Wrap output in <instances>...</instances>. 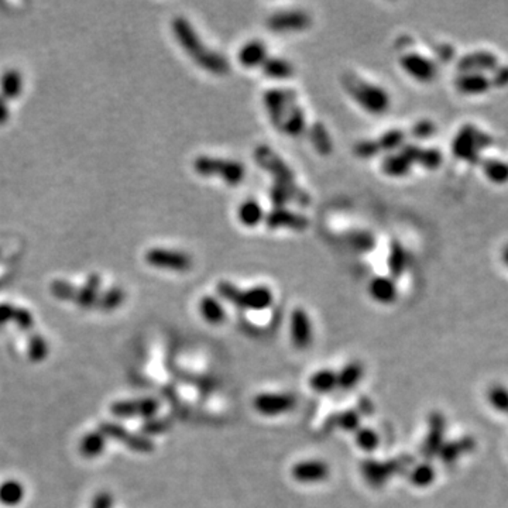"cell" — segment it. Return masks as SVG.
Returning <instances> with one entry per match:
<instances>
[{
    "label": "cell",
    "mask_w": 508,
    "mask_h": 508,
    "mask_svg": "<svg viewBox=\"0 0 508 508\" xmlns=\"http://www.w3.org/2000/svg\"><path fill=\"white\" fill-rule=\"evenodd\" d=\"M172 31L184 48V51L199 65L202 70L214 75H226L231 70V64L225 55L214 51L202 43L199 34L185 17H175L172 21Z\"/></svg>",
    "instance_id": "6da1fadb"
},
{
    "label": "cell",
    "mask_w": 508,
    "mask_h": 508,
    "mask_svg": "<svg viewBox=\"0 0 508 508\" xmlns=\"http://www.w3.org/2000/svg\"><path fill=\"white\" fill-rule=\"evenodd\" d=\"M343 87L355 102L370 115H384L390 109L391 98L381 87L353 74L343 78Z\"/></svg>",
    "instance_id": "7a4b0ae2"
},
{
    "label": "cell",
    "mask_w": 508,
    "mask_h": 508,
    "mask_svg": "<svg viewBox=\"0 0 508 508\" xmlns=\"http://www.w3.org/2000/svg\"><path fill=\"white\" fill-rule=\"evenodd\" d=\"M218 292L223 299L233 304L235 307L249 311L267 309L274 299L271 289L265 285L241 289L229 281H222L218 284Z\"/></svg>",
    "instance_id": "3957f363"
},
{
    "label": "cell",
    "mask_w": 508,
    "mask_h": 508,
    "mask_svg": "<svg viewBox=\"0 0 508 508\" xmlns=\"http://www.w3.org/2000/svg\"><path fill=\"white\" fill-rule=\"evenodd\" d=\"M195 172L202 177H219L231 187L242 184L246 177V167L241 161L201 155L194 161Z\"/></svg>",
    "instance_id": "277c9868"
},
{
    "label": "cell",
    "mask_w": 508,
    "mask_h": 508,
    "mask_svg": "<svg viewBox=\"0 0 508 508\" xmlns=\"http://www.w3.org/2000/svg\"><path fill=\"white\" fill-rule=\"evenodd\" d=\"M487 134L472 126L462 127L452 141V151L455 157L465 161H475L480 151L487 145Z\"/></svg>",
    "instance_id": "5b68a950"
},
{
    "label": "cell",
    "mask_w": 508,
    "mask_h": 508,
    "mask_svg": "<svg viewBox=\"0 0 508 508\" xmlns=\"http://www.w3.org/2000/svg\"><path fill=\"white\" fill-rule=\"evenodd\" d=\"M254 158L260 167H263L267 172L272 175L275 184H281L289 188H298L292 170L270 147L258 145L254 151Z\"/></svg>",
    "instance_id": "8992f818"
},
{
    "label": "cell",
    "mask_w": 508,
    "mask_h": 508,
    "mask_svg": "<svg viewBox=\"0 0 508 508\" xmlns=\"http://www.w3.org/2000/svg\"><path fill=\"white\" fill-rule=\"evenodd\" d=\"M405 138V131L399 128H392L381 134L377 140H363L358 143L355 145V154L360 158H370L382 151L395 153V150H399L404 145Z\"/></svg>",
    "instance_id": "52a82bcc"
},
{
    "label": "cell",
    "mask_w": 508,
    "mask_h": 508,
    "mask_svg": "<svg viewBox=\"0 0 508 508\" xmlns=\"http://www.w3.org/2000/svg\"><path fill=\"white\" fill-rule=\"evenodd\" d=\"M408 462H411L409 458H401V459L388 460L384 463L375 462V460H366L362 465V473H363V477L366 479V482L372 487H381L391 476L401 472L408 465Z\"/></svg>",
    "instance_id": "ba28073f"
},
{
    "label": "cell",
    "mask_w": 508,
    "mask_h": 508,
    "mask_svg": "<svg viewBox=\"0 0 508 508\" xmlns=\"http://www.w3.org/2000/svg\"><path fill=\"white\" fill-rule=\"evenodd\" d=\"M311 23H312L311 16L304 10L278 11L267 18V27L274 33L302 31L308 28Z\"/></svg>",
    "instance_id": "9c48e42d"
},
{
    "label": "cell",
    "mask_w": 508,
    "mask_h": 508,
    "mask_svg": "<svg viewBox=\"0 0 508 508\" xmlns=\"http://www.w3.org/2000/svg\"><path fill=\"white\" fill-rule=\"evenodd\" d=\"M402 70L418 82H431L438 74L435 62L418 53L404 54L399 60Z\"/></svg>",
    "instance_id": "30bf717a"
},
{
    "label": "cell",
    "mask_w": 508,
    "mask_h": 508,
    "mask_svg": "<svg viewBox=\"0 0 508 508\" xmlns=\"http://www.w3.org/2000/svg\"><path fill=\"white\" fill-rule=\"evenodd\" d=\"M145 261L153 267L174 271H187L192 265V258L188 254L165 249L148 250L145 254Z\"/></svg>",
    "instance_id": "8fae6325"
},
{
    "label": "cell",
    "mask_w": 508,
    "mask_h": 508,
    "mask_svg": "<svg viewBox=\"0 0 508 508\" xmlns=\"http://www.w3.org/2000/svg\"><path fill=\"white\" fill-rule=\"evenodd\" d=\"M297 399L292 394H260L254 398V409L265 416L285 414L294 409Z\"/></svg>",
    "instance_id": "7c38bea8"
},
{
    "label": "cell",
    "mask_w": 508,
    "mask_h": 508,
    "mask_svg": "<svg viewBox=\"0 0 508 508\" xmlns=\"http://www.w3.org/2000/svg\"><path fill=\"white\" fill-rule=\"evenodd\" d=\"M295 92L291 89H268L263 95L264 109L274 126L280 127Z\"/></svg>",
    "instance_id": "4fadbf2b"
},
{
    "label": "cell",
    "mask_w": 508,
    "mask_h": 508,
    "mask_svg": "<svg viewBox=\"0 0 508 508\" xmlns=\"http://www.w3.org/2000/svg\"><path fill=\"white\" fill-rule=\"evenodd\" d=\"M264 222L268 229H289L295 232H302L308 228L309 221L297 212H292L287 208H274L267 215H264Z\"/></svg>",
    "instance_id": "5bb4252c"
},
{
    "label": "cell",
    "mask_w": 508,
    "mask_h": 508,
    "mask_svg": "<svg viewBox=\"0 0 508 508\" xmlns=\"http://www.w3.org/2000/svg\"><path fill=\"white\" fill-rule=\"evenodd\" d=\"M99 432H102L105 435V438H112V439L126 445L127 448H130L131 451H136V452L150 453L154 449V445L151 443V441H148L147 438L130 434L123 426H121L118 424L105 422L104 425H101Z\"/></svg>",
    "instance_id": "9a60e30c"
},
{
    "label": "cell",
    "mask_w": 508,
    "mask_h": 508,
    "mask_svg": "<svg viewBox=\"0 0 508 508\" xmlns=\"http://www.w3.org/2000/svg\"><path fill=\"white\" fill-rule=\"evenodd\" d=\"M289 335L297 349H307L312 343V324L308 312L302 308H297L291 314Z\"/></svg>",
    "instance_id": "2e32d148"
},
{
    "label": "cell",
    "mask_w": 508,
    "mask_h": 508,
    "mask_svg": "<svg viewBox=\"0 0 508 508\" xmlns=\"http://www.w3.org/2000/svg\"><path fill=\"white\" fill-rule=\"evenodd\" d=\"M158 409V402L153 398H143V399H130V401H119L115 402L111 408L112 414L119 418H128V416H153Z\"/></svg>",
    "instance_id": "e0dca14e"
},
{
    "label": "cell",
    "mask_w": 508,
    "mask_h": 508,
    "mask_svg": "<svg viewBox=\"0 0 508 508\" xmlns=\"http://www.w3.org/2000/svg\"><path fill=\"white\" fill-rule=\"evenodd\" d=\"M292 477L299 483H319L328 479L329 468L322 460H305L291 469Z\"/></svg>",
    "instance_id": "ac0fdd59"
},
{
    "label": "cell",
    "mask_w": 508,
    "mask_h": 508,
    "mask_svg": "<svg viewBox=\"0 0 508 508\" xmlns=\"http://www.w3.org/2000/svg\"><path fill=\"white\" fill-rule=\"evenodd\" d=\"M278 130L288 137H299L307 131V118L304 111L298 105L297 95L291 99Z\"/></svg>",
    "instance_id": "d6986e66"
},
{
    "label": "cell",
    "mask_w": 508,
    "mask_h": 508,
    "mask_svg": "<svg viewBox=\"0 0 508 508\" xmlns=\"http://www.w3.org/2000/svg\"><path fill=\"white\" fill-rule=\"evenodd\" d=\"M445 436V419L441 414H432L429 418V431L422 445V455L425 458H434L439 455L441 448L443 446Z\"/></svg>",
    "instance_id": "ffe728a7"
},
{
    "label": "cell",
    "mask_w": 508,
    "mask_h": 508,
    "mask_svg": "<svg viewBox=\"0 0 508 508\" xmlns=\"http://www.w3.org/2000/svg\"><path fill=\"white\" fill-rule=\"evenodd\" d=\"M456 88L465 95H482L492 88V81L483 72H463L456 79Z\"/></svg>",
    "instance_id": "44dd1931"
},
{
    "label": "cell",
    "mask_w": 508,
    "mask_h": 508,
    "mask_svg": "<svg viewBox=\"0 0 508 508\" xmlns=\"http://www.w3.org/2000/svg\"><path fill=\"white\" fill-rule=\"evenodd\" d=\"M399 150L412 161V164H419L425 168H436L442 161V155L435 148H422L415 144H404Z\"/></svg>",
    "instance_id": "7402d4cb"
},
{
    "label": "cell",
    "mask_w": 508,
    "mask_h": 508,
    "mask_svg": "<svg viewBox=\"0 0 508 508\" xmlns=\"http://www.w3.org/2000/svg\"><path fill=\"white\" fill-rule=\"evenodd\" d=\"M412 161L401 151L398 150L397 153H390L381 162V171L388 175V177H405L411 172L412 170Z\"/></svg>",
    "instance_id": "603a6c76"
},
{
    "label": "cell",
    "mask_w": 508,
    "mask_h": 508,
    "mask_svg": "<svg viewBox=\"0 0 508 508\" xmlns=\"http://www.w3.org/2000/svg\"><path fill=\"white\" fill-rule=\"evenodd\" d=\"M267 58V47L260 40H252L246 43L239 51V61L246 68L260 67Z\"/></svg>",
    "instance_id": "cb8c5ba5"
},
{
    "label": "cell",
    "mask_w": 508,
    "mask_h": 508,
    "mask_svg": "<svg viewBox=\"0 0 508 508\" xmlns=\"http://www.w3.org/2000/svg\"><path fill=\"white\" fill-rule=\"evenodd\" d=\"M369 294L380 304H391L397 298V285L388 277H376L369 284Z\"/></svg>",
    "instance_id": "d4e9b609"
},
{
    "label": "cell",
    "mask_w": 508,
    "mask_h": 508,
    "mask_svg": "<svg viewBox=\"0 0 508 508\" xmlns=\"http://www.w3.org/2000/svg\"><path fill=\"white\" fill-rule=\"evenodd\" d=\"M199 314L201 316L212 325H219L226 319V312L221 302L215 297H204L199 301Z\"/></svg>",
    "instance_id": "484cf974"
},
{
    "label": "cell",
    "mask_w": 508,
    "mask_h": 508,
    "mask_svg": "<svg viewBox=\"0 0 508 508\" xmlns=\"http://www.w3.org/2000/svg\"><path fill=\"white\" fill-rule=\"evenodd\" d=\"M308 131V137L314 145V148L322 154H331L333 150V143H332V137L328 131V128L324 126L322 123H314L309 128H307Z\"/></svg>",
    "instance_id": "4316f807"
},
{
    "label": "cell",
    "mask_w": 508,
    "mask_h": 508,
    "mask_svg": "<svg viewBox=\"0 0 508 508\" xmlns=\"http://www.w3.org/2000/svg\"><path fill=\"white\" fill-rule=\"evenodd\" d=\"M263 72L272 79H287L292 77L294 67L288 60L277 58V57H268L263 65Z\"/></svg>",
    "instance_id": "83f0119b"
},
{
    "label": "cell",
    "mask_w": 508,
    "mask_h": 508,
    "mask_svg": "<svg viewBox=\"0 0 508 508\" xmlns=\"http://www.w3.org/2000/svg\"><path fill=\"white\" fill-rule=\"evenodd\" d=\"M496 62V57L489 53H475L466 55L459 67L463 72H483L485 70H490Z\"/></svg>",
    "instance_id": "f1b7e54d"
},
{
    "label": "cell",
    "mask_w": 508,
    "mask_h": 508,
    "mask_svg": "<svg viewBox=\"0 0 508 508\" xmlns=\"http://www.w3.org/2000/svg\"><path fill=\"white\" fill-rule=\"evenodd\" d=\"M238 218L246 228H255L261 221H264V211L257 201L248 199L239 206Z\"/></svg>",
    "instance_id": "f546056e"
},
{
    "label": "cell",
    "mask_w": 508,
    "mask_h": 508,
    "mask_svg": "<svg viewBox=\"0 0 508 508\" xmlns=\"http://www.w3.org/2000/svg\"><path fill=\"white\" fill-rule=\"evenodd\" d=\"M106 445V438L102 432H91L84 436L79 451L85 458H96L99 456Z\"/></svg>",
    "instance_id": "4dcf8cb0"
},
{
    "label": "cell",
    "mask_w": 508,
    "mask_h": 508,
    "mask_svg": "<svg viewBox=\"0 0 508 508\" xmlns=\"http://www.w3.org/2000/svg\"><path fill=\"white\" fill-rule=\"evenodd\" d=\"M363 366L359 362L349 363L338 375V387L342 390H353L363 377Z\"/></svg>",
    "instance_id": "1f68e13d"
},
{
    "label": "cell",
    "mask_w": 508,
    "mask_h": 508,
    "mask_svg": "<svg viewBox=\"0 0 508 508\" xmlns=\"http://www.w3.org/2000/svg\"><path fill=\"white\" fill-rule=\"evenodd\" d=\"M21 87H23V81L17 71L10 70V71L4 72L0 79V88H1V95H3L1 98L3 99L4 98L14 99L21 92Z\"/></svg>",
    "instance_id": "d6a6232c"
},
{
    "label": "cell",
    "mask_w": 508,
    "mask_h": 508,
    "mask_svg": "<svg viewBox=\"0 0 508 508\" xmlns=\"http://www.w3.org/2000/svg\"><path fill=\"white\" fill-rule=\"evenodd\" d=\"M24 497L23 486L16 480H7L0 485V503L4 506H17Z\"/></svg>",
    "instance_id": "836d02e7"
},
{
    "label": "cell",
    "mask_w": 508,
    "mask_h": 508,
    "mask_svg": "<svg viewBox=\"0 0 508 508\" xmlns=\"http://www.w3.org/2000/svg\"><path fill=\"white\" fill-rule=\"evenodd\" d=\"M407 265V253L402 245L397 241H392L388 254V268L392 277H399Z\"/></svg>",
    "instance_id": "e575fe53"
},
{
    "label": "cell",
    "mask_w": 508,
    "mask_h": 508,
    "mask_svg": "<svg viewBox=\"0 0 508 508\" xmlns=\"http://www.w3.org/2000/svg\"><path fill=\"white\" fill-rule=\"evenodd\" d=\"M309 384L316 392H331L338 387V375L332 370H319L309 379Z\"/></svg>",
    "instance_id": "d590c367"
},
{
    "label": "cell",
    "mask_w": 508,
    "mask_h": 508,
    "mask_svg": "<svg viewBox=\"0 0 508 508\" xmlns=\"http://www.w3.org/2000/svg\"><path fill=\"white\" fill-rule=\"evenodd\" d=\"M99 278L96 275H92L87 285L84 288H81L79 291H77V297L75 301L79 304V307L82 308H91L94 307V304L98 299V289H99Z\"/></svg>",
    "instance_id": "8d00e7d4"
},
{
    "label": "cell",
    "mask_w": 508,
    "mask_h": 508,
    "mask_svg": "<svg viewBox=\"0 0 508 508\" xmlns=\"http://www.w3.org/2000/svg\"><path fill=\"white\" fill-rule=\"evenodd\" d=\"M359 424H360V416L353 409L341 412L332 416L329 421L331 428H341L343 431H356L359 429Z\"/></svg>",
    "instance_id": "74e56055"
},
{
    "label": "cell",
    "mask_w": 508,
    "mask_h": 508,
    "mask_svg": "<svg viewBox=\"0 0 508 508\" xmlns=\"http://www.w3.org/2000/svg\"><path fill=\"white\" fill-rule=\"evenodd\" d=\"M435 469L428 463L418 465L409 475V480L415 487H428L435 480Z\"/></svg>",
    "instance_id": "f35d334b"
},
{
    "label": "cell",
    "mask_w": 508,
    "mask_h": 508,
    "mask_svg": "<svg viewBox=\"0 0 508 508\" xmlns=\"http://www.w3.org/2000/svg\"><path fill=\"white\" fill-rule=\"evenodd\" d=\"M348 242L350 248L359 253H368L375 248V236H372L369 232L365 231L349 233Z\"/></svg>",
    "instance_id": "ab89813d"
},
{
    "label": "cell",
    "mask_w": 508,
    "mask_h": 508,
    "mask_svg": "<svg viewBox=\"0 0 508 508\" xmlns=\"http://www.w3.org/2000/svg\"><path fill=\"white\" fill-rule=\"evenodd\" d=\"M473 446V443L470 441H462V442H453V443H446L441 448L439 455L443 459L445 463H451L453 460H456L463 452L470 451Z\"/></svg>",
    "instance_id": "60d3db41"
},
{
    "label": "cell",
    "mask_w": 508,
    "mask_h": 508,
    "mask_svg": "<svg viewBox=\"0 0 508 508\" xmlns=\"http://www.w3.org/2000/svg\"><path fill=\"white\" fill-rule=\"evenodd\" d=\"M485 168V174L489 180H492V182L496 184H503L508 181V164L503 161H487L483 165Z\"/></svg>",
    "instance_id": "b9f144b4"
},
{
    "label": "cell",
    "mask_w": 508,
    "mask_h": 508,
    "mask_svg": "<svg viewBox=\"0 0 508 508\" xmlns=\"http://www.w3.org/2000/svg\"><path fill=\"white\" fill-rule=\"evenodd\" d=\"M356 443L363 451L372 452L379 446L380 438H379L377 432L370 428H359L356 432Z\"/></svg>",
    "instance_id": "7bdbcfd3"
},
{
    "label": "cell",
    "mask_w": 508,
    "mask_h": 508,
    "mask_svg": "<svg viewBox=\"0 0 508 508\" xmlns=\"http://www.w3.org/2000/svg\"><path fill=\"white\" fill-rule=\"evenodd\" d=\"M489 401L490 404L499 409L503 414L508 415V390L502 387V385H496L489 391Z\"/></svg>",
    "instance_id": "ee69618b"
},
{
    "label": "cell",
    "mask_w": 508,
    "mask_h": 508,
    "mask_svg": "<svg viewBox=\"0 0 508 508\" xmlns=\"http://www.w3.org/2000/svg\"><path fill=\"white\" fill-rule=\"evenodd\" d=\"M125 299V294L121 288H112L99 301V308L104 311H112L118 308Z\"/></svg>",
    "instance_id": "f6af8a7d"
},
{
    "label": "cell",
    "mask_w": 508,
    "mask_h": 508,
    "mask_svg": "<svg viewBox=\"0 0 508 508\" xmlns=\"http://www.w3.org/2000/svg\"><path fill=\"white\" fill-rule=\"evenodd\" d=\"M47 353H48V345H47L45 339H43L38 335L31 336L30 343H28L30 359L34 362H41L47 356Z\"/></svg>",
    "instance_id": "bcb514c9"
},
{
    "label": "cell",
    "mask_w": 508,
    "mask_h": 508,
    "mask_svg": "<svg viewBox=\"0 0 508 508\" xmlns=\"http://www.w3.org/2000/svg\"><path fill=\"white\" fill-rule=\"evenodd\" d=\"M51 292L55 298L62 299V301L75 299V297H77V289L65 281H54L51 284Z\"/></svg>",
    "instance_id": "7dc6e473"
},
{
    "label": "cell",
    "mask_w": 508,
    "mask_h": 508,
    "mask_svg": "<svg viewBox=\"0 0 508 508\" xmlns=\"http://www.w3.org/2000/svg\"><path fill=\"white\" fill-rule=\"evenodd\" d=\"M13 321L17 324V326L20 329H24V331H27V329H30L33 326V318H31L30 312L23 309V308H16Z\"/></svg>",
    "instance_id": "c3c4849f"
},
{
    "label": "cell",
    "mask_w": 508,
    "mask_h": 508,
    "mask_svg": "<svg viewBox=\"0 0 508 508\" xmlns=\"http://www.w3.org/2000/svg\"><path fill=\"white\" fill-rule=\"evenodd\" d=\"M167 429H168V422L164 419H151L143 426V432L150 434V435L161 434V432H165Z\"/></svg>",
    "instance_id": "681fc988"
},
{
    "label": "cell",
    "mask_w": 508,
    "mask_h": 508,
    "mask_svg": "<svg viewBox=\"0 0 508 508\" xmlns=\"http://www.w3.org/2000/svg\"><path fill=\"white\" fill-rule=\"evenodd\" d=\"M434 131H435V126L431 122H419V123H416L415 126L412 127V134L416 138L431 137Z\"/></svg>",
    "instance_id": "f907efd6"
},
{
    "label": "cell",
    "mask_w": 508,
    "mask_h": 508,
    "mask_svg": "<svg viewBox=\"0 0 508 508\" xmlns=\"http://www.w3.org/2000/svg\"><path fill=\"white\" fill-rule=\"evenodd\" d=\"M112 507V496L106 492L104 493H99L95 500H94V504L92 508H111Z\"/></svg>",
    "instance_id": "816d5d0a"
},
{
    "label": "cell",
    "mask_w": 508,
    "mask_h": 508,
    "mask_svg": "<svg viewBox=\"0 0 508 508\" xmlns=\"http://www.w3.org/2000/svg\"><path fill=\"white\" fill-rule=\"evenodd\" d=\"M14 311H16V308L9 305V304H1L0 305V326H3L6 322L13 319Z\"/></svg>",
    "instance_id": "f5cc1de1"
},
{
    "label": "cell",
    "mask_w": 508,
    "mask_h": 508,
    "mask_svg": "<svg viewBox=\"0 0 508 508\" xmlns=\"http://www.w3.org/2000/svg\"><path fill=\"white\" fill-rule=\"evenodd\" d=\"M9 119V109L4 99L0 96V125H3Z\"/></svg>",
    "instance_id": "db71d44e"
},
{
    "label": "cell",
    "mask_w": 508,
    "mask_h": 508,
    "mask_svg": "<svg viewBox=\"0 0 508 508\" xmlns=\"http://www.w3.org/2000/svg\"><path fill=\"white\" fill-rule=\"evenodd\" d=\"M503 261L506 263V265L508 267V246L504 249V253H503Z\"/></svg>",
    "instance_id": "11a10c76"
}]
</instances>
